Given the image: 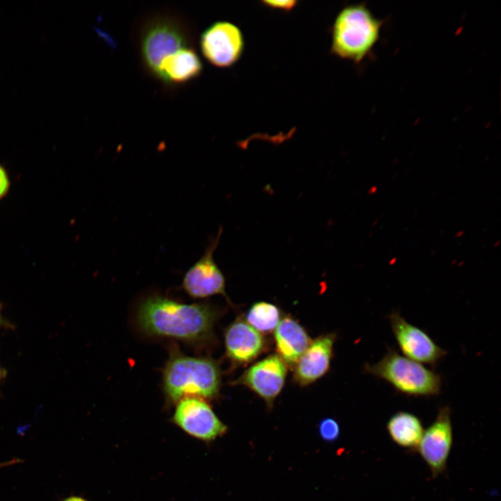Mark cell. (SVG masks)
Instances as JSON below:
<instances>
[{"instance_id": "obj_23", "label": "cell", "mask_w": 501, "mask_h": 501, "mask_svg": "<svg viewBox=\"0 0 501 501\" xmlns=\"http://www.w3.org/2000/svg\"><path fill=\"white\" fill-rule=\"evenodd\" d=\"M463 234V231L461 230L456 234V237H461Z\"/></svg>"}, {"instance_id": "obj_20", "label": "cell", "mask_w": 501, "mask_h": 501, "mask_svg": "<svg viewBox=\"0 0 501 501\" xmlns=\"http://www.w3.org/2000/svg\"><path fill=\"white\" fill-rule=\"evenodd\" d=\"M9 187V181L3 168L0 166V198L7 192Z\"/></svg>"}, {"instance_id": "obj_12", "label": "cell", "mask_w": 501, "mask_h": 501, "mask_svg": "<svg viewBox=\"0 0 501 501\" xmlns=\"http://www.w3.org/2000/svg\"><path fill=\"white\" fill-rule=\"evenodd\" d=\"M334 334L321 335L311 342L295 365L294 379L301 385H309L329 369L333 356Z\"/></svg>"}, {"instance_id": "obj_13", "label": "cell", "mask_w": 501, "mask_h": 501, "mask_svg": "<svg viewBox=\"0 0 501 501\" xmlns=\"http://www.w3.org/2000/svg\"><path fill=\"white\" fill-rule=\"evenodd\" d=\"M224 341L228 358L237 364H246L253 360L264 347V340L260 333L239 319L228 327Z\"/></svg>"}, {"instance_id": "obj_21", "label": "cell", "mask_w": 501, "mask_h": 501, "mask_svg": "<svg viewBox=\"0 0 501 501\" xmlns=\"http://www.w3.org/2000/svg\"><path fill=\"white\" fill-rule=\"evenodd\" d=\"M63 501H87V500L81 497L71 496V497L66 498Z\"/></svg>"}, {"instance_id": "obj_24", "label": "cell", "mask_w": 501, "mask_h": 501, "mask_svg": "<svg viewBox=\"0 0 501 501\" xmlns=\"http://www.w3.org/2000/svg\"><path fill=\"white\" fill-rule=\"evenodd\" d=\"M396 260H397V259H396L395 257L393 258V259H392V260L390 261V264H394V263L396 262Z\"/></svg>"}, {"instance_id": "obj_22", "label": "cell", "mask_w": 501, "mask_h": 501, "mask_svg": "<svg viewBox=\"0 0 501 501\" xmlns=\"http://www.w3.org/2000/svg\"><path fill=\"white\" fill-rule=\"evenodd\" d=\"M376 189H377L376 186H374L373 187H372V188L370 189L369 193L371 191V192H372L371 193H373V194H374V193L376 191Z\"/></svg>"}, {"instance_id": "obj_7", "label": "cell", "mask_w": 501, "mask_h": 501, "mask_svg": "<svg viewBox=\"0 0 501 501\" xmlns=\"http://www.w3.org/2000/svg\"><path fill=\"white\" fill-rule=\"evenodd\" d=\"M200 47L206 60L218 67H228L242 55L244 41L241 30L234 24L221 21L208 26L200 38Z\"/></svg>"}, {"instance_id": "obj_5", "label": "cell", "mask_w": 501, "mask_h": 501, "mask_svg": "<svg viewBox=\"0 0 501 501\" xmlns=\"http://www.w3.org/2000/svg\"><path fill=\"white\" fill-rule=\"evenodd\" d=\"M188 28L177 17L158 15L143 26L139 40L141 61L155 78L162 61L179 50L191 47Z\"/></svg>"}, {"instance_id": "obj_3", "label": "cell", "mask_w": 501, "mask_h": 501, "mask_svg": "<svg viewBox=\"0 0 501 501\" xmlns=\"http://www.w3.org/2000/svg\"><path fill=\"white\" fill-rule=\"evenodd\" d=\"M383 20L365 3L342 8L332 27L331 52L343 59L360 63L379 41Z\"/></svg>"}, {"instance_id": "obj_10", "label": "cell", "mask_w": 501, "mask_h": 501, "mask_svg": "<svg viewBox=\"0 0 501 501\" xmlns=\"http://www.w3.org/2000/svg\"><path fill=\"white\" fill-rule=\"evenodd\" d=\"M451 411L448 406L439 409L434 422L424 431L417 450L434 477L443 473L452 445Z\"/></svg>"}, {"instance_id": "obj_4", "label": "cell", "mask_w": 501, "mask_h": 501, "mask_svg": "<svg viewBox=\"0 0 501 501\" xmlns=\"http://www.w3.org/2000/svg\"><path fill=\"white\" fill-rule=\"evenodd\" d=\"M364 369L407 396L429 397L440 393L442 380L438 373L392 348L378 363H367Z\"/></svg>"}, {"instance_id": "obj_9", "label": "cell", "mask_w": 501, "mask_h": 501, "mask_svg": "<svg viewBox=\"0 0 501 501\" xmlns=\"http://www.w3.org/2000/svg\"><path fill=\"white\" fill-rule=\"evenodd\" d=\"M398 347L405 357L435 366L447 354L423 330L410 324L399 312L388 316Z\"/></svg>"}, {"instance_id": "obj_8", "label": "cell", "mask_w": 501, "mask_h": 501, "mask_svg": "<svg viewBox=\"0 0 501 501\" xmlns=\"http://www.w3.org/2000/svg\"><path fill=\"white\" fill-rule=\"evenodd\" d=\"M222 229L212 239L202 257L185 273L182 287L191 298L204 299L221 294L228 299L225 293V277L214 259Z\"/></svg>"}, {"instance_id": "obj_2", "label": "cell", "mask_w": 501, "mask_h": 501, "mask_svg": "<svg viewBox=\"0 0 501 501\" xmlns=\"http://www.w3.org/2000/svg\"><path fill=\"white\" fill-rule=\"evenodd\" d=\"M221 385V372L209 357L190 356L173 346L163 369L162 389L168 406L185 397L216 398Z\"/></svg>"}, {"instance_id": "obj_25", "label": "cell", "mask_w": 501, "mask_h": 501, "mask_svg": "<svg viewBox=\"0 0 501 501\" xmlns=\"http://www.w3.org/2000/svg\"><path fill=\"white\" fill-rule=\"evenodd\" d=\"M2 374H3V373H2V370H1V369L0 368V381H1V377H2Z\"/></svg>"}, {"instance_id": "obj_19", "label": "cell", "mask_w": 501, "mask_h": 501, "mask_svg": "<svg viewBox=\"0 0 501 501\" xmlns=\"http://www.w3.org/2000/svg\"><path fill=\"white\" fill-rule=\"evenodd\" d=\"M262 3L268 7L280 9L284 10H290L296 4V1L284 0V1H263Z\"/></svg>"}, {"instance_id": "obj_15", "label": "cell", "mask_w": 501, "mask_h": 501, "mask_svg": "<svg viewBox=\"0 0 501 501\" xmlns=\"http://www.w3.org/2000/svg\"><path fill=\"white\" fill-rule=\"evenodd\" d=\"M274 337L278 355L289 366H295L310 344L305 329L291 317L280 320Z\"/></svg>"}, {"instance_id": "obj_17", "label": "cell", "mask_w": 501, "mask_h": 501, "mask_svg": "<svg viewBox=\"0 0 501 501\" xmlns=\"http://www.w3.org/2000/svg\"><path fill=\"white\" fill-rule=\"evenodd\" d=\"M246 321L259 333H270L280 321L279 309L270 303H255L248 310Z\"/></svg>"}, {"instance_id": "obj_6", "label": "cell", "mask_w": 501, "mask_h": 501, "mask_svg": "<svg viewBox=\"0 0 501 501\" xmlns=\"http://www.w3.org/2000/svg\"><path fill=\"white\" fill-rule=\"evenodd\" d=\"M173 422L188 435L211 442L224 435L228 427L209 403L198 397H185L175 404Z\"/></svg>"}, {"instance_id": "obj_11", "label": "cell", "mask_w": 501, "mask_h": 501, "mask_svg": "<svg viewBox=\"0 0 501 501\" xmlns=\"http://www.w3.org/2000/svg\"><path fill=\"white\" fill-rule=\"evenodd\" d=\"M287 372L285 362L272 354L253 365L235 383L250 388L271 407L284 386Z\"/></svg>"}, {"instance_id": "obj_16", "label": "cell", "mask_w": 501, "mask_h": 501, "mask_svg": "<svg viewBox=\"0 0 501 501\" xmlns=\"http://www.w3.org/2000/svg\"><path fill=\"white\" fill-rule=\"evenodd\" d=\"M386 429L394 443L408 449H416L424 433L419 418L406 411L393 414L386 424Z\"/></svg>"}, {"instance_id": "obj_18", "label": "cell", "mask_w": 501, "mask_h": 501, "mask_svg": "<svg viewBox=\"0 0 501 501\" xmlns=\"http://www.w3.org/2000/svg\"><path fill=\"white\" fill-rule=\"evenodd\" d=\"M318 429L321 438L327 442H333L340 436V426L333 418H327L322 420Z\"/></svg>"}, {"instance_id": "obj_1", "label": "cell", "mask_w": 501, "mask_h": 501, "mask_svg": "<svg viewBox=\"0 0 501 501\" xmlns=\"http://www.w3.org/2000/svg\"><path fill=\"white\" fill-rule=\"evenodd\" d=\"M216 318V311L207 303H183L157 294L141 301L136 313V324L146 335L196 347L212 340Z\"/></svg>"}, {"instance_id": "obj_26", "label": "cell", "mask_w": 501, "mask_h": 501, "mask_svg": "<svg viewBox=\"0 0 501 501\" xmlns=\"http://www.w3.org/2000/svg\"><path fill=\"white\" fill-rule=\"evenodd\" d=\"M499 244H500V241H498L497 243L494 244V246H498Z\"/></svg>"}, {"instance_id": "obj_14", "label": "cell", "mask_w": 501, "mask_h": 501, "mask_svg": "<svg viewBox=\"0 0 501 501\" xmlns=\"http://www.w3.org/2000/svg\"><path fill=\"white\" fill-rule=\"evenodd\" d=\"M202 70L200 58L191 46L164 59L156 78L168 85L182 84L199 77Z\"/></svg>"}]
</instances>
